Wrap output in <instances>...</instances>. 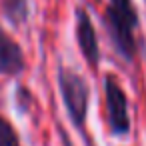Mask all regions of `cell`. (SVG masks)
<instances>
[{
	"mask_svg": "<svg viewBox=\"0 0 146 146\" xmlns=\"http://www.w3.org/2000/svg\"><path fill=\"white\" fill-rule=\"evenodd\" d=\"M56 82H58V90H60V96L72 126L84 132L86 118H88V104H90V86L86 78L78 74L76 70L64 64H58Z\"/></svg>",
	"mask_w": 146,
	"mask_h": 146,
	"instance_id": "1",
	"label": "cell"
},
{
	"mask_svg": "<svg viewBox=\"0 0 146 146\" xmlns=\"http://www.w3.org/2000/svg\"><path fill=\"white\" fill-rule=\"evenodd\" d=\"M104 98H106V118L112 136H126L130 132L128 98L114 74L104 76Z\"/></svg>",
	"mask_w": 146,
	"mask_h": 146,
	"instance_id": "2",
	"label": "cell"
},
{
	"mask_svg": "<svg viewBox=\"0 0 146 146\" xmlns=\"http://www.w3.org/2000/svg\"><path fill=\"white\" fill-rule=\"evenodd\" d=\"M74 34H76V42L80 48V54L84 56V60L88 62L90 68H98L100 62V46H98V36L92 24V18L88 14V10L84 6H76L74 10Z\"/></svg>",
	"mask_w": 146,
	"mask_h": 146,
	"instance_id": "3",
	"label": "cell"
},
{
	"mask_svg": "<svg viewBox=\"0 0 146 146\" xmlns=\"http://www.w3.org/2000/svg\"><path fill=\"white\" fill-rule=\"evenodd\" d=\"M26 70V56L22 46L0 24V76H20Z\"/></svg>",
	"mask_w": 146,
	"mask_h": 146,
	"instance_id": "4",
	"label": "cell"
},
{
	"mask_svg": "<svg viewBox=\"0 0 146 146\" xmlns=\"http://www.w3.org/2000/svg\"><path fill=\"white\" fill-rule=\"evenodd\" d=\"M108 8L102 16V24L108 28H126L134 30L138 24V14L132 0H108Z\"/></svg>",
	"mask_w": 146,
	"mask_h": 146,
	"instance_id": "5",
	"label": "cell"
},
{
	"mask_svg": "<svg viewBox=\"0 0 146 146\" xmlns=\"http://www.w3.org/2000/svg\"><path fill=\"white\" fill-rule=\"evenodd\" d=\"M2 14L14 28H20L28 22L30 4L28 0H2Z\"/></svg>",
	"mask_w": 146,
	"mask_h": 146,
	"instance_id": "6",
	"label": "cell"
},
{
	"mask_svg": "<svg viewBox=\"0 0 146 146\" xmlns=\"http://www.w3.org/2000/svg\"><path fill=\"white\" fill-rule=\"evenodd\" d=\"M0 146H22L16 128L2 114H0Z\"/></svg>",
	"mask_w": 146,
	"mask_h": 146,
	"instance_id": "7",
	"label": "cell"
},
{
	"mask_svg": "<svg viewBox=\"0 0 146 146\" xmlns=\"http://www.w3.org/2000/svg\"><path fill=\"white\" fill-rule=\"evenodd\" d=\"M60 134H62V140H64V146H72V144H70V138H68V136H66V134H64L62 130H60Z\"/></svg>",
	"mask_w": 146,
	"mask_h": 146,
	"instance_id": "8",
	"label": "cell"
}]
</instances>
